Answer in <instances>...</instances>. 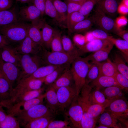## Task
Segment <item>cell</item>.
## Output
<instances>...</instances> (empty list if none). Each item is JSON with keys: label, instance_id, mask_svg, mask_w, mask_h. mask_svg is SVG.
<instances>
[{"label": "cell", "instance_id": "cell-1", "mask_svg": "<svg viewBox=\"0 0 128 128\" xmlns=\"http://www.w3.org/2000/svg\"><path fill=\"white\" fill-rule=\"evenodd\" d=\"M71 64L70 69L78 96L85 84L86 78L91 63L89 62L87 57L82 58L79 56L75 59Z\"/></svg>", "mask_w": 128, "mask_h": 128}, {"label": "cell", "instance_id": "cell-2", "mask_svg": "<svg viewBox=\"0 0 128 128\" xmlns=\"http://www.w3.org/2000/svg\"><path fill=\"white\" fill-rule=\"evenodd\" d=\"M44 81V78H35L29 77L20 80L17 82V86L12 90L10 99L1 101L2 106L6 108L21 94L29 91L39 89L41 88Z\"/></svg>", "mask_w": 128, "mask_h": 128}, {"label": "cell", "instance_id": "cell-3", "mask_svg": "<svg viewBox=\"0 0 128 128\" xmlns=\"http://www.w3.org/2000/svg\"><path fill=\"white\" fill-rule=\"evenodd\" d=\"M30 25L20 20L0 27V33L9 41L20 43L27 36Z\"/></svg>", "mask_w": 128, "mask_h": 128}, {"label": "cell", "instance_id": "cell-4", "mask_svg": "<svg viewBox=\"0 0 128 128\" xmlns=\"http://www.w3.org/2000/svg\"><path fill=\"white\" fill-rule=\"evenodd\" d=\"M31 55H21L19 66L21 69L17 82L30 76L41 66L43 62L41 57L37 54Z\"/></svg>", "mask_w": 128, "mask_h": 128}, {"label": "cell", "instance_id": "cell-5", "mask_svg": "<svg viewBox=\"0 0 128 128\" xmlns=\"http://www.w3.org/2000/svg\"><path fill=\"white\" fill-rule=\"evenodd\" d=\"M53 114L47 106L42 103L34 106L16 117L18 120L20 126H23L35 119Z\"/></svg>", "mask_w": 128, "mask_h": 128}, {"label": "cell", "instance_id": "cell-6", "mask_svg": "<svg viewBox=\"0 0 128 128\" xmlns=\"http://www.w3.org/2000/svg\"><path fill=\"white\" fill-rule=\"evenodd\" d=\"M44 51L41 58L43 62L47 65L59 66L70 64L78 57L71 55L64 51L50 52L45 50Z\"/></svg>", "mask_w": 128, "mask_h": 128}, {"label": "cell", "instance_id": "cell-7", "mask_svg": "<svg viewBox=\"0 0 128 128\" xmlns=\"http://www.w3.org/2000/svg\"><path fill=\"white\" fill-rule=\"evenodd\" d=\"M45 93L29 101L20 102L13 104L6 108L8 114L16 117L37 105L43 103Z\"/></svg>", "mask_w": 128, "mask_h": 128}, {"label": "cell", "instance_id": "cell-8", "mask_svg": "<svg viewBox=\"0 0 128 128\" xmlns=\"http://www.w3.org/2000/svg\"><path fill=\"white\" fill-rule=\"evenodd\" d=\"M56 92L60 110L62 111H64L69 106L77 96L75 87L72 86L60 87L56 90Z\"/></svg>", "mask_w": 128, "mask_h": 128}, {"label": "cell", "instance_id": "cell-9", "mask_svg": "<svg viewBox=\"0 0 128 128\" xmlns=\"http://www.w3.org/2000/svg\"><path fill=\"white\" fill-rule=\"evenodd\" d=\"M94 23L107 33L115 29V21L96 6L94 14L92 17Z\"/></svg>", "mask_w": 128, "mask_h": 128}, {"label": "cell", "instance_id": "cell-10", "mask_svg": "<svg viewBox=\"0 0 128 128\" xmlns=\"http://www.w3.org/2000/svg\"><path fill=\"white\" fill-rule=\"evenodd\" d=\"M78 96H77L72 102L67 114L70 123L74 127L81 128V122L83 110L78 101Z\"/></svg>", "mask_w": 128, "mask_h": 128}, {"label": "cell", "instance_id": "cell-11", "mask_svg": "<svg viewBox=\"0 0 128 128\" xmlns=\"http://www.w3.org/2000/svg\"><path fill=\"white\" fill-rule=\"evenodd\" d=\"M0 70L13 87L19 75L20 70L15 64L3 61L0 57Z\"/></svg>", "mask_w": 128, "mask_h": 128}, {"label": "cell", "instance_id": "cell-12", "mask_svg": "<svg viewBox=\"0 0 128 128\" xmlns=\"http://www.w3.org/2000/svg\"><path fill=\"white\" fill-rule=\"evenodd\" d=\"M107 107V112L117 119L128 117V105L124 99H119L113 101Z\"/></svg>", "mask_w": 128, "mask_h": 128}, {"label": "cell", "instance_id": "cell-13", "mask_svg": "<svg viewBox=\"0 0 128 128\" xmlns=\"http://www.w3.org/2000/svg\"><path fill=\"white\" fill-rule=\"evenodd\" d=\"M92 87L89 85L86 87L84 93L87 99L89 106L94 104H110L111 102L106 98L105 95L100 90L96 89L91 92Z\"/></svg>", "mask_w": 128, "mask_h": 128}, {"label": "cell", "instance_id": "cell-14", "mask_svg": "<svg viewBox=\"0 0 128 128\" xmlns=\"http://www.w3.org/2000/svg\"><path fill=\"white\" fill-rule=\"evenodd\" d=\"M0 57L4 61L13 64L19 67L21 55L15 47L9 45L0 48Z\"/></svg>", "mask_w": 128, "mask_h": 128}, {"label": "cell", "instance_id": "cell-15", "mask_svg": "<svg viewBox=\"0 0 128 128\" xmlns=\"http://www.w3.org/2000/svg\"><path fill=\"white\" fill-rule=\"evenodd\" d=\"M45 20L42 18L31 22L30 24L28 36L34 42L43 47L42 39L41 29Z\"/></svg>", "mask_w": 128, "mask_h": 128}, {"label": "cell", "instance_id": "cell-16", "mask_svg": "<svg viewBox=\"0 0 128 128\" xmlns=\"http://www.w3.org/2000/svg\"><path fill=\"white\" fill-rule=\"evenodd\" d=\"M19 19L31 22L42 18L41 11L33 5L22 8L18 12Z\"/></svg>", "mask_w": 128, "mask_h": 128}, {"label": "cell", "instance_id": "cell-17", "mask_svg": "<svg viewBox=\"0 0 128 128\" xmlns=\"http://www.w3.org/2000/svg\"><path fill=\"white\" fill-rule=\"evenodd\" d=\"M42 47L33 41L27 35L20 44L15 47L20 55H23L37 54Z\"/></svg>", "mask_w": 128, "mask_h": 128}, {"label": "cell", "instance_id": "cell-18", "mask_svg": "<svg viewBox=\"0 0 128 128\" xmlns=\"http://www.w3.org/2000/svg\"><path fill=\"white\" fill-rule=\"evenodd\" d=\"M45 94L46 106L53 114H56L60 108L56 90L50 85Z\"/></svg>", "mask_w": 128, "mask_h": 128}, {"label": "cell", "instance_id": "cell-19", "mask_svg": "<svg viewBox=\"0 0 128 128\" xmlns=\"http://www.w3.org/2000/svg\"><path fill=\"white\" fill-rule=\"evenodd\" d=\"M15 8L0 12V27L20 20Z\"/></svg>", "mask_w": 128, "mask_h": 128}, {"label": "cell", "instance_id": "cell-20", "mask_svg": "<svg viewBox=\"0 0 128 128\" xmlns=\"http://www.w3.org/2000/svg\"><path fill=\"white\" fill-rule=\"evenodd\" d=\"M73 81V75L69 66L65 69L59 77L51 85L56 90L61 87L72 86Z\"/></svg>", "mask_w": 128, "mask_h": 128}, {"label": "cell", "instance_id": "cell-21", "mask_svg": "<svg viewBox=\"0 0 128 128\" xmlns=\"http://www.w3.org/2000/svg\"><path fill=\"white\" fill-rule=\"evenodd\" d=\"M112 42L110 40L96 39L87 43L84 46L79 48V50L80 53L94 52L105 47Z\"/></svg>", "mask_w": 128, "mask_h": 128}, {"label": "cell", "instance_id": "cell-22", "mask_svg": "<svg viewBox=\"0 0 128 128\" xmlns=\"http://www.w3.org/2000/svg\"><path fill=\"white\" fill-rule=\"evenodd\" d=\"M114 44L112 42L105 47L87 56L89 61L92 62H101L108 58L109 54Z\"/></svg>", "mask_w": 128, "mask_h": 128}, {"label": "cell", "instance_id": "cell-23", "mask_svg": "<svg viewBox=\"0 0 128 128\" xmlns=\"http://www.w3.org/2000/svg\"><path fill=\"white\" fill-rule=\"evenodd\" d=\"M107 15H114L119 5L117 0H99L96 5Z\"/></svg>", "mask_w": 128, "mask_h": 128}, {"label": "cell", "instance_id": "cell-24", "mask_svg": "<svg viewBox=\"0 0 128 128\" xmlns=\"http://www.w3.org/2000/svg\"><path fill=\"white\" fill-rule=\"evenodd\" d=\"M91 82L92 86L95 87L96 89L100 90L101 88L112 86H116L121 87L114 78L113 77L100 76Z\"/></svg>", "mask_w": 128, "mask_h": 128}, {"label": "cell", "instance_id": "cell-25", "mask_svg": "<svg viewBox=\"0 0 128 128\" xmlns=\"http://www.w3.org/2000/svg\"><path fill=\"white\" fill-rule=\"evenodd\" d=\"M13 87L0 70V101L9 99Z\"/></svg>", "mask_w": 128, "mask_h": 128}, {"label": "cell", "instance_id": "cell-26", "mask_svg": "<svg viewBox=\"0 0 128 128\" xmlns=\"http://www.w3.org/2000/svg\"><path fill=\"white\" fill-rule=\"evenodd\" d=\"M55 31L50 25L45 22L42 27L41 34L43 47L50 48V45Z\"/></svg>", "mask_w": 128, "mask_h": 128}, {"label": "cell", "instance_id": "cell-27", "mask_svg": "<svg viewBox=\"0 0 128 128\" xmlns=\"http://www.w3.org/2000/svg\"><path fill=\"white\" fill-rule=\"evenodd\" d=\"M119 121L113 115L108 112H103L100 116L99 122L100 125H103L109 128H119L121 126L119 123Z\"/></svg>", "mask_w": 128, "mask_h": 128}, {"label": "cell", "instance_id": "cell-28", "mask_svg": "<svg viewBox=\"0 0 128 128\" xmlns=\"http://www.w3.org/2000/svg\"><path fill=\"white\" fill-rule=\"evenodd\" d=\"M123 90L120 87L112 86L106 88L102 92L106 99L112 102L118 99H124Z\"/></svg>", "mask_w": 128, "mask_h": 128}, {"label": "cell", "instance_id": "cell-29", "mask_svg": "<svg viewBox=\"0 0 128 128\" xmlns=\"http://www.w3.org/2000/svg\"><path fill=\"white\" fill-rule=\"evenodd\" d=\"M102 62H100V76L114 77L118 70L113 62L108 58Z\"/></svg>", "mask_w": 128, "mask_h": 128}, {"label": "cell", "instance_id": "cell-30", "mask_svg": "<svg viewBox=\"0 0 128 128\" xmlns=\"http://www.w3.org/2000/svg\"><path fill=\"white\" fill-rule=\"evenodd\" d=\"M62 41L63 51L71 55L77 57L80 53L75 47L71 39L66 35L62 36Z\"/></svg>", "mask_w": 128, "mask_h": 128}, {"label": "cell", "instance_id": "cell-31", "mask_svg": "<svg viewBox=\"0 0 128 128\" xmlns=\"http://www.w3.org/2000/svg\"><path fill=\"white\" fill-rule=\"evenodd\" d=\"M52 116H46L38 118L23 126L25 128H47L50 122L52 120Z\"/></svg>", "mask_w": 128, "mask_h": 128}, {"label": "cell", "instance_id": "cell-32", "mask_svg": "<svg viewBox=\"0 0 128 128\" xmlns=\"http://www.w3.org/2000/svg\"><path fill=\"white\" fill-rule=\"evenodd\" d=\"M113 61L118 71L128 79V67L122 55L115 53L114 55Z\"/></svg>", "mask_w": 128, "mask_h": 128}, {"label": "cell", "instance_id": "cell-33", "mask_svg": "<svg viewBox=\"0 0 128 128\" xmlns=\"http://www.w3.org/2000/svg\"><path fill=\"white\" fill-rule=\"evenodd\" d=\"M43 90V89L41 88L39 89L25 92L18 96L9 106L17 102L27 101L37 98L42 94Z\"/></svg>", "mask_w": 128, "mask_h": 128}, {"label": "cell", "instance_id": "cell-34", "mask_svg": "<svg viewBox=\"0 0 128 128\" xmlns=\"http://www.w3.org/2000/svg\"><path fill=\"white\" fill-rule=\"evenodd\" d=\"M45 14L50 17L58 24H64L58 14L51 0H45Z\"/></svg>", "mask_w": 128, "mask_h": 128}, {"label": "cell", "instance_id": "cell-35", "mask_svg": "<svg viewBox=\"0 0 128 128\" xmlns=\"http://www.w3.org/2000/svg\"><path fill=\"white\" fill-rule=\"evenodd\" d=\"M59 66L47 65L46 66H40L28 77L35 78H44Z\"/></svg>", "mask_w": 128, "mask_h": 128}, {"label": "cell", "instance_id": "cell-36", "mask_svg": "<svg viewBox=\"0 0 128 128\" xmlns=\"http://www.w3.org/2000/svg\"><path fill=\"white\" fill-rule=\"evenodd\" d=\"M51 0L64 24L66 25L67 17V7L66 3L61 0Z\"/></svg>", "mask_w": 128, "mask_h": 128}, {"label": "cell", "instance_id": "cell-37", "mask_svg": "<svg viewBox=\"0 0 128 128\" xmlns=\"http://www.w3.org/2000/svg\"><path fill=\"white\" fill-rule=\"evenodd\" d=\"M100 62H91L86 78L85 84H89L100 76Z\"/></svg>", "mask_w": 128, "mask_h": 128}, {"label": "cell", "instance_id": "cell-38", "mask_svg": "<svg viewBox=\"0 0 128 128\" xmlns=\"http://www.w3.org/2000/svg\"><path fill=\"white\" fill-rule=\"evenodd\" d=\"M70 64L59 66L44 78V83L47 85H51L59 77L64 71Z\"/></svg>", "mask_w": 128, "mask_h": 128}, {"label": "cell", "instance_id": "cell-39", "mask_svg": "<svg viewBox=\"0 0 128 128\" xmlns=\"http://www.w3.org/2000/svg\"><path fill=\"white\" fill-rule=\"evenodd\" d=\"M79 11L72 13L67 18L66 26L70 32L73 27L77 24L86 18Z\"/></svg>", "mask_w": 128, "mask_h": 128}, {"label": "cell", "instance_id": "cell-40", "mask_svg": "<svg viewBox=\"0 0 128 128\" xmlns=\"http://www.w3.org/2000/svg\"><path fill=\"white\" fill-rule=\"evenodd\" d=\"M93 23L92 17L86 18L76 24L70 32L79 33L86 31L91 27Z\"/></svg>", "mask_w": 128, "mask_h": 128}, {"label": "cell", "instance_id": "cell-41", "mask_svg": "<svg viewBox=\"0 0 128 128\" xmlns=\"http://www.w3.org/2000/svg\"><path fill=\"white\" fill-rule=\"evenodd\" d=\"M121 51V55L126 61L128 62V42L113 37L110 40Z\"/></svg>", "mask_w": 128, "mask_h": 128}, {"label": "cell", "instance_id": "cell-42", "mask_svg": "<svg viewBox=\"0 0 128 128\" xmlns=\"http://www.w3.org/2000/svg\"><path fill=\"white\" fill-rule=\"evenodd\" d=\"M20 123L17 118L8 114L5 119L0 122V128H20Z\"/></svg>", "mask_w": 128, "mask_h": 128}, {"label": "cell", "instance_id": "cell-43", "mask_svg": "<svg viewBox=\"0 0 128 128\" xmlns=\"http://www.w3.org/2000/svg\"><path fill=\"white\" fill-rule=\"evenodd\" d=\"M62 36L60 32L55 29V33L50 45L52 51H64L62 41Z\"/></svg>", "mask_w": 128, "mask_h": 128}, {"label": "cell", "instance_id": "cell-44", "mask_svg": "<svg viewBox=\"0 0 128 128\" xmlns=\"http://www.w3.org/2000/svg\"><path fill=\"white\" fill-rule=\"evenodd\" d=\"M99 0H86L79 12L87 17Z\"/></svg>", "mask_w": 128, "mask_h": 128}, {"label": "cell", "instance_id": "cell-45", "mask_svg": "<svg viewBox=\"0 0 128 128\" xmlns=\"http://www.w3.org/2000/svg\"><path fill=\"white\" fill-rule=\"evenodd\" d=\"M97 119L89 116L87 113L83 111L81 125L82 128H93L95 127Z\"/></svg>", "mask_w": 128, "mask_h": 128}, {"label": "cell", "instance_id": "cell-46", "mask_svg": "<svg viewBox=\"0 0 128 128\" xmlns=\"http://www.w3.org/2000/svg\"><path fill=\"white\" fill-rule=\"evenodd\" d=\"M85 0H82L79 1H71L67 0L66 3L67 7V18L72 13L78 11Z\"/></svg>", "mask_w": 128, "mask_h": 128}, {"label": "cell", "instance_id": "cell-47", "mask_svg": "<svg viewBox=\"0 0 128 128\" xmlns=\"http://www.w3.org/2000/svg\"><path fill=\"white\" fill-rule=\"evenodd\" d=\"M114 77L119 86L123 89L127 91L128 88V79L118 71Z\"/></svg>", "mask_w": 128, "mask_h": 128}, {"label": "cell", "instance_id": "cell-48", "mask_svg": "<svg viewBox=\"0 0 128 128\" xmlns=\"http://www.w3.org/2000/svg\"><path fill=\"white\" fill-rule=\"evenodd\" d=\"M70 123V121L52 120L49 123L47 128H70L69 126Z\"/></svg>", "mask_w": 128, "mask_h": 128}, {"label": "cell", "instance_id": "cell-49", "mask_svg": "<svg viewBox=\"0 0 128 128\" xmlns=\"http://www.w3.org/2000/svg\"><path fill=\"white\" fill-rule=\"evenodd\" d=\"M91 32L96 39L110 40L113 37L112 36L109 35L108 33L101 29H96Z\"/></svg>", "mask_w": 128, "mask_h": 128}, {"label": "cell", "instance_id": "cell-50", "mask_svg": "<svg viewBox=\"0 0 128 128\" xmlns=\"http://www.w3.org/2000/svg\"><path fill=\"white\" fill-rule=\"evenodd\" d=\"M73 40L74 44L78 48L87 43L84 36L80 34H75L73 37Z\"/></svg>", "mask_w": 128, "mask_h": 128}, {"label": "cell", "instance_id": "cell-51", "mask_svg": "<svg viewBox=\"0 0 128 128\" xmlns=\"http://www.w3.org/2000/svg\"><path fill=\"white\" fill-rule=\"evenodd\" d=\"M128 20L124 16H119L116 19L115 21V29H119L126 26L127 24Z\"/></svg>", "mask_w": 128, "mask_h": 128}, {"label": "cell", "instance_id": "cell-52", "mask_svg": "<svg viewBox=\"0 0 128 128\" xmlns=\"http://www.w3.org/2000/svg\"><path fill=\"white\" fill-rule=\"evenodd\" d=\"M32 2L41 11L43 16L45 14V0H32Z\"/></svg>", "mask_w": 128, "mask_h": 128}, {"label": "cell", "instance_id": "cell-53", "mask_svg": "<svg viewBox=\"0 0 128 128\" xmlns=\"http://www.w3.org/2000/svg\"><path fill=\"white\" fill-rule=\"evenodd\" d=\"M13 4L12 0H0V12L9 9Z\"/></svg>", "mask_w": 128, "mask_h": 128}, {"label": "cell", "instance_id": "cell-54", "mask_svg": "<svg viewBox=\"0 0 128 128\" xmlns=\"http://www.w3.org/2000/svg\"><path fill=\"white\" fill-rule=\"evenodd\" d=\"M116 34L122 38L123 40L128 42V31L121 28L115 29Z\"/></svg>", "mask_w": 128, "mask_h": 128}, {"label": "cell", "instance_id": "cell-55", "mask_svg": "<svg viewBox=\"0 0 128 128\" xmlns=\"http://www.w3.org/2000/svg\"><path fill=\"white\" fill-rule=\"evenodd\" d=\"M117 12L122 15L127 14L128 13V7L121 2L118 6Z\"/></svg>", "mask_w": 128, "mask_h": 128}, {"label": "cell", "instance_id": "cell-56", "mask_svg": "<svg viewBox=\"0 0 128 128\" xmlns=\"http://www.w3.org/2000/svg\"><path fill=\"white\" fill-rule=\"evenodd\" d=\"M9 42L6 37L0 33V48L9 45Z\"/></svg>", "mask_w": 128, "mask_h": 128}, {"label": "cell", "instance_id": "cell-57", "mask_svg": "<svg viewBox=\"0 0 128 128\" xmlns=\"http://www.w3.org/2000/svg\"><path fill=\"white\" fill-rule=\"evenodd\" d=\"M84 36L87 43L90 42L96 39L93 35L91 31L87 32Z\"/></svg>", "mask_w": 128, "mask_h": 128}, {"label": "cell", "instance_id": "cell-58", "mask_svg": "<svg viewBox=\"0 0 128 128\" xmlns=\"http://www.w3.org/2000/svg\"><path fill=\"white\" fill-rule=\"evenodd\" d=\"M7 114L5 112L3 107L0 108V122L5 119Z\"/></svg>", "mask_w": 128, "mask_h": 128}, {"label": "cell", "instance_id": "cell-59", "mask_svg": "<svg viewBox=\"0 0 128 128\" xmlns=\"http://www.w3.org/2000/svg\"><path fill=\"white\" fill-rule=\"evenodd\" d=\"M16 1L22 3H29L32 2V0H15Z\"/></svg>", "mask_w": 128, "mask_h": 128}, {"label": "cell", "instance_id": "cell-60", "mask_svg": "<svg viewBox=\"0 0 128 128\" xmlns=\"http://www.w3.org/2000/svg\"><path fill=\"white\" fill-rule=\"evenodd\" d=\"M121 2L128 7V0H122Z\"/></svg>", "mask_w": 128, "mask_h": 128}, {"label": "cell", "instance_id": "cell-61", "mask_svg": "<svg viewBox=\"0 0 128 128\" xmlns=\"http://www.w3.org/2000/svg\"><path fill=\"white\" fill-rule=\"evenodd\" d=\"M97 128H109L106 126L102 125H100L99 126L96 127Z\"/></svg>", "mask_w": 128, "mask_h": 128}, {"label": "cell", "instance_id": "cell-62", "mask_svg": "<svg viewBox=\"0 0 128 128\" xmlns=\"http://www.w3.org/2000/svg\"><path fill=\"white\" fill-rule=\"evenodd\" d=\"M82 0H67L71 1H79Z\"/></svg>", "mask_w": 128, "mask_h": 128}, {"label": "cell", "instance_id": "cell-63", "mask_svg": "<svg viewBox=\"0 0 128 128\" xmlns=\"http://www.w3.org/2000/svg\"><path fill=\"white\" fill-rule=\"evenodd\" d=\"M2 107H3L2 106H1V105L0 101V108H2Z\"/></svg>", "mask_w": 128, "mask_h": 128}]
</instances>
